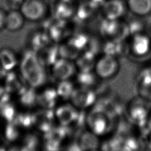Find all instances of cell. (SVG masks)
Instances as JSON below:
<instances>
[{
    "label": "cell",
    "instance_id": "cell-1",
    "mask_svg": "<svg viewBox=\"0 0 151 151\" xmlns=\"http://www.w3.org/2000/svg\"><path fill=\"white\" fill-rule=\"evenodd\" d=\"M18 65L20 74L28 86L37 89L44 85L47 74L36 52L31 49L25 51L19 58Z\"/></svg>",
    "mask_w": 151,
    "mask_h": 151
},
{
    "label": "cell",
    "instance_id": "cell-2",
    "mask_svg": "<svg viewBox=\"0 0 151 151\" xmlns=\"http://www.w3.org/2000/svg\"><path fill=\"white\" fill-rule=\"evenodd\" d=\"M112 120L104 110L93 106L87 113L86 128L100 137L109 132Z\"/></svg>",
    "mask_w": 151,
    "mask_h": 151
},
{
    "label": "cell",
    "instance_id": "cell-3",
    "mask_svg": "<svg viewBox=\"0 0 151 151\" xmlns=\"http://www.w3.org/2000/svg\"><path fill=\"white\" fill-rule=\"evenodd\" d=\"M150 104V102L139 96L130 100L127 107V113L134 125L143 123L151 116Z\"/></svg>",
    "mask_w": 151,
    "mask_h": 151
},
{
    "label": "cell",
    "instance_id": "cell-4",
    "mask_svg": "<svg viewBox=\"0 0 151 151\" xmlns=\"http://www.w3.org/2000/svg\"><path fill=\"white\" fill-rule=\"evenodd\" d=\"M19 9L26 20L35 22L45 17L48 7L43 0H23Z\"/></svg>",
    "mask_w": 151,
    "mask_h": 151
},
{
    "label": "cell",
    "instance_id": "cell-5",
    "mask_svg": "<svg viewBox=\"0 0 151 151\" xmlns=\"http://www.w3.org/2000/svg\"><path fill=\"white\" fill-rule=\"evenodd\" d=\"M97 99L98 94L95 90L76 86L70 101L78 110H86L90 109Z\"/></svg>",
    "mask_w": 151,
    "mask_h": 151
},
{
    "label": "cell",
    "instance_id": "cell-6",
    "mask_svg": "<svg viewBox=\"0 0 151 151\" xmlns=\"http://www.w3.org/2000/svg\"><path fill=\"white\" fill-rule=\"evenodd\" d=\"M119 68V60L101 54L97 58L94 71L100 79H107L114 76Z\"/></svg>",
    "mask_w": 151,
    "mask_h": 151
},
{
    "label": "cell",
    "instance_id": "cell-7",
    "mask_svg": "<svg viewBox=\"0 0 151 151\" xmlns=\"http://www.w3.org/2000/svg\"><path fill=\"white\" fill-rule=\"evenodd\" d=\"M100 37L104 40L124 39V21L122 19H109L103 18L99 24Z\"/></svg>",
    "mask_w": 151,
    "mask_h": 151
},
{
    "label": "cell",
    "instance_id": "cell-8",
    "mask_svg": "<svg viewBox=\"0 0 151 151\" xmlns=\"http://www.w3.org/2000/svg\"><path fill=\"white\" fill-rule=\"evenodd\" d=\"M129 52L136 57H143L151 52V37L143 32L131 37L127 40Z\"/></svg>",
    "mask_w": 151,
    "mask_h": 151
},
{
    "label": "cell",
    "instance_id": "cell-9",
    "mask_svg": "<svg viewBox=\"0 0 151 151\" xmlns=\"http://www.w3.org/2000/svg\"><path fill=\"white\" fill-rule=\"evenodd\" d=\"M52 77L58 81L70 80L77 73L74 61L60 57L51 66Z\"/></svg>",
    "mask_w": 151,
    "mask_h": 151
},
{
    "label": "cell",
    "instance_id": "cell-10",
    "mask_svg": "<svg viewBox=\"0 0 151 151\" xmlns=\"http://www.w3.org/2000/svg\"><path fill=\"white\" fill-rule=\"evenodd\" d=\"M127 8L123 0H106L100 5L103 18L109 19H122Z\"/></svg>",
    "mask_w": 151,
    "mask_h": 151
},
{
    "label": "cell",
    "instance_id": "cell-11",
    "mask_svg": "<svg viewBox=\"0 0 151 151\" xmlns=\"http://www.w3.org/2000/svg\"><path fill=\"white\" fill-rule=\"evenodd\" d=\"M129 53V42L127 40L104 39L102 45V54L109 55L119 60Z\"/></svg>",
    "mask_w": 151,
    "mask_h": 151
},
{
    "label": "cell",
    "instance_id": "cell-12",
    "mask_svg": "<svg viewBox=\"0 0 151 151\" xmlns=\"http://www.w3.org/2000/svg\"><path fill=\"white\" fill-rule=\"evenodd\" d=\"M78 112L79 110L70 102L57 106L54 114L55 119L60 125L69 126L74 123Z\"/></svg>",
    "mask_w": 151,
    "mask_h": 151
},
{
    "label": "cell",
    "instance_id": "cell-13",
    "mask_svg": "<svg viewBox=\"0 0 151 151\" xmlns=\"http://www.w3.org/2000/svg\"><path fill=\"white\" fill-rule=\"evenodd\" d=\"M100 12V5L90 0H84L77 5L74 18L79 23H87L97 16Z\"/></svg>",
    "mask_w": 151,
    "mask_h": 151
},
{
    "label": "cell",
    "instance_id": "cell-14",
    "mask_svg": "<svg viewBox=\"0 0 151 151\" xmlns=\"http://www.w3.org/2000/svg\"><path fill=\"white\" fill-rule=\"evenodd\" d=\"M136 88L139 97L151 103V71L147 67L138 73Z\"/></svg>",
    "mask_w": 151,
    "mask_h": 151
},
{
    "label": "cell",
    "instance_id": "cell-15",
    "mask_svg": "<svg viewBox=\"0 0 151 151\" xmlns=\"http://www.w3.org/2000/svg\"><path fill=\"white\" fill-rule=\"evenodd\" d=\"M55 43L50 42L36 52L40 62L44 67H51L60 57L59 45Z\"/></svg>",
    "mask_w": 151,
    "mask_h": 151
},
{
    "label": "cell",
    "instance_id": "cell-16",
    "mask_svg": "<svg viewBox=\"0 0 151 151\" xmlns=\"http://www.w3.org/2000/svg\"><path fill=\"white\" fill-rule=\"evenodd\" d=\"M99 56L90 50H84L74 61L77 71H94L96 61Z\"/></svg>",
    "mask_w": 151,
    "mask_h": 151
},
{
    "label": "cell",
    "instance_id": "cell-17",
    "mask_svg": "<svg viewBox=\"0 0 151 151\" xmlns=\"http://www.w3.org/2000/svg\"><path fill=\"white\" fill-rule=\"evenodd\" d=\"M99 138V136L86 128L80 134L77 141L80 150H94L100 148L101 142Z\"/></svg>",
    "mask_w": 151,
    "mask_h": 151
},
{
    "label": "cell",
    "instance_id": "cell-18",
    "mask_svg": "<svg viewBox=\"0 0 151 151\" xmlns=\"http://www.w3.org/2000/svg\"><path fill=\"white\" fill-rule=\"evenodd\" d=\"M134 18H130L124 21V35L126 40L131 37L146 32V24L140 17L134 15Z\"/></svg>",
    "mask_w": 151,
    "mask_h": 151
},
{
    "label": "cell",
    "instance_id": "cell-19",
    "mask_svg": "<svg viewBox=\"0 0 151 151\" xmlns=\"http://www.w3.org/2000/svg\"><path fill=\"white\" fill-rule=\"evenodd\" d=\"M19 58L11 48L0 49V68L6 72L12 71L19 65Z\"/></svg>",
    "mask_w": 151,
    "mask_h": 151
},
{
    "label": "cell",
    "instance_id": "cell-20",
    "mask_svg": "<svg viewBox=\"0 0 151 151\" xmlns=\"http://www.w3.org/2000/svg\"><path fill=\"white\" fill-rule=\"evenodd\" d=\"M25 20L19 9H11L6 12L4 28L10 32L18 31L23 27Z\"/></svg>",
    "mask_w": 151,
    "mask_h": 151
},
{
    "label": "cell",
    "instance_id": "cell-21",
    "mask_svg": "<svg viewBox=\"0 0 151 151\" xmlns=\"http://www.w3.org/2000/svg\"><path fill=\"white\" fill-rule=\"evenodd\" d=\"M99 80L94 71H77L75 74L74 83L77 87L91 88L96 91V87Z\"/></svg>",
    "mask_w": 151,
    "mask_h": 151
},
{
    "label": "cell",
    "instance_id": "cell-22",
    "mask_svg": "<svg viewBox=\"0 0 151 151\" xmlns=\"http://www.w3.org/2000/svg\"><path fill=\"white\" fill-rule=\"evenodd\" d=\"M60 97L55 88H46L37 94V103L40 104L43 108L52 109L57 106Z\"/></svg>",
    "mask_w": 151,
    "mask_h": 151
},
{
    "label": "cell",
    "instance_id": "cell-23",
    "mask_svg": "<svg viewBox=\"0 0 151 151\" xmlns=\"http://www.w3.org/2000/svg\"><path fill=\"white\" fill-rule=\"evenodd\" d=\"M77 5L73 0H61L58 2L55 14L60 20L66 21L74 17Z\"/></svg>",
    "mask_w": 151,
    "mask_h": 151
},
{
    "label": "cell",
    "instance_id": "cell-24",
    "mask_svg": "<svg viewBox=\"0 0 151 151\" xmlns=\"http://www.w3.org/2000/svg\"><path fill=\"white\" fill-rule=\"evenodd\" d=\"M126 4L134 15L143 17L151 13V0H127Z\"/></svg>",
    "mask_w": 151,
    "mask_h": 151
},
{
    "label": "cell",
    "instance_id": "cell-25",
    "mask_svg": "<svg viewBox=\"0 0 151 151\" xmlns=\"http://www.w3.org/2000/svg\"><path fill=\"white\" fill-rule=\"evenodd\" d=\"M90 36L85 32L79 31L71 33L65 40L76 50L81 52L87 47Z\"/></svg>",
    "mask_w": 151,
    "mask_h": 151
},
{
    "label": "cell",
    "instance_id": "cell-26",
    "mask_svg": "<svg viewBox=\"0 0 151 151\" xmlns=\"http://www.w3.org/2000/svg\"><path fill=\"white\" fill-rule=\"evenodd\" d=\"M76 87L74 82H73L70 79L58 81L55 88L60 99L70 100Z\"/></svg>",
    "mask_w": 151,
    "mask_h": 151
},
{
    "label": "cell",
    "instance_id": "cell-27",
    "mask_svg": "<svg viewBox=\"0 0 151 151\" xmlns=\"http://www.w3.org/2000/svg\"><path fill=\"white\" fill-rule=\"evenodd\" d=\"M16 110L15 104L11 100L8 99H4L0 101V117L6 119L8 122L12 121L13 118L15 117Z\"/></svg>",
    "mask_w": 151,
    "mask_h": 151
},
{
    "label": "cell",
    "instance_id": "cell-28",
    "mask_svg": "<svg viewBox=\"0 0 151 151\" xmlns=\"http://www.w3.org/2000/svg\"><path fill=\"white\" fill-rule=\"evenodd\" d=\"M140 147V142L139 139L134 136H124L122 150H134L139 149Z\"/></svg>",
    "mask_w": 151,
    "mask_h": 151
},
{
    "label": "cell",
    "instance_id": "cell-29",
    "mask_svg": "<svg viewBox=\"0 0 151 151\" xmlns=\"http://www.w3.org/2000/svg\"><path fill=\"white\" fill-rule=\"evenodd\" d=\"M8 122L9 124H7L4 130V137L9 141H13L17 139L19 131L18 127L15 126V124H12V121Z\"/></svg>",
    "mask_w": 151,
    "mask_h": 151
},
{
    "label": "cell",
    "instance_id": "cell-30",
    "mask_svg": "<svg viewBox=\"0 0 151 151\" xmlns=\"http://www.w3.org/2000/svg\"><path fill=\"white\" fill-rule=\"evenodd\" d=\"M6 12L0 8V31L5 27V19Z\"/></svg>",
    "mask_w": 151,
    "mask_h": 151
},
{
    "label": "cell",
    "instance_id": "cell-31",
    "mask_svg": "<svg viewBox=\"0 0 151 151\" xmlns=\"http://www.w3.org/2000/svg\"><path fill=\"white\" fill-rule=\"evenodd\" d=\"M91 1H92L93 2L95 3L96 4L98 5H100L103 2H104L106 0H90Z\"/></svg>",
    "mask_w": 151,
    "mask_h": 151
},
{
    "label": "cell",
    "instance_id": "cell-32",
    "mask_svg": "<svg viewBox=\"0 0 151 151\" xmlns=\"http://www.w3.org/2000/svg\"><path fill=\"white\" fill-rule=\"evenodd\" d=\"M146 67L151 71V60L149 61V63H148V64H147V65Z\"/></svg>",
    "mask_w": 151,
    "mask_h": 151
}]
</instances>
